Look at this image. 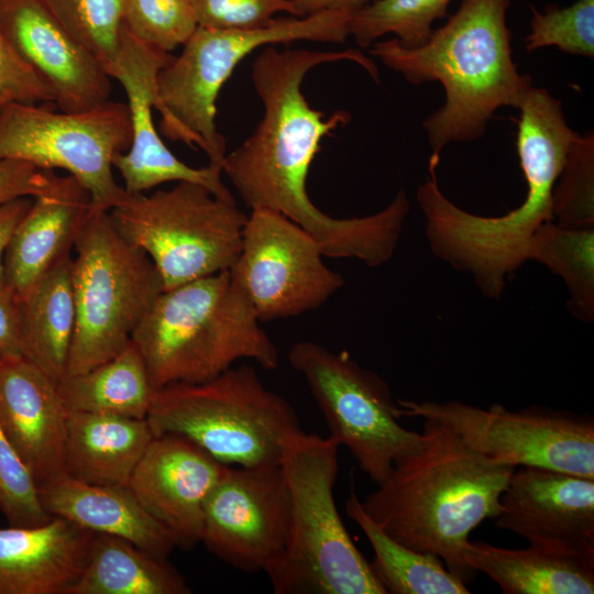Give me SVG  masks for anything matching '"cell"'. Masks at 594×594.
<instances>
[{
    "instance_id": "20",
    "label": "cell",
    "mask_w": 594,
    "mask_h": 594,
    "mask_svg": "<svg viewBox=\"0 0 594 594\" xmlns=\"http://www.w3.org/2000/svg\"><path fill=\"white\" fill-rule=\"evenodd\" d=\"M67 414L57 383L36 365L0 362V427L38 487L65 473Z\"/></svg>"
},
{
    "instance_id": "2",
    "label": "cell",
    "mask_w": 594,
    "mask_h": 594,
    "mask_svg": "<svg viewBox=\"0 0 594 594\" xmlns=\"http://www.w3.org/2000/svg\"><path fill=\"white\" fill-rule=\"evenodd\" d=\"M518 110L517 153L527 195L517 208L501 217H483L458 207L439 187L436 160L429 161V176L417 189L432 253L470 274L490 299H498L507 278L528 261L536 230L553 221L554 184L575 134L561 101L544 88L532 86Z\"/></svg>"
},
{
    "instance_id": "27",
    "label": "cell",
    "mask_w": 594,
    "mask_h": 594,
    "mask_svg": "<svg viewBox=\"0 0 594 594\" xmlns=\"http://www.w3.org/2000/svg\"><path fill=\"white\" fill-rule=\"evenodd\" d=\"M166 559L132 542L96 534L86 564L68 594H190Z\"/></svg>"
},
{
    "instance_id": "11",
    "label": "cell",
    "mask_w": 594,
    "mask_h": 594,
    "mask_svg": "<svg viewBox=\"0 0 594 594\" xmlns=\"http://www.w3.org/2000/svg\"><path fill=\"white\" fill-rule=\"evenodd\" d=\"M131 143L127 103L108 100L85 111L53 102H16L0 113V160L61 169L89 193L91 206L110 211L127 191L113 176V157Z\"/></svg>"
},
{
    "instance_id": "34",
    "label": "cell",
    "mask_w": 594,
    "mask_h": 594,
    "mask_svg": "<svg viewBox=\"0 0 594 594\" xmlns=\"http://www.w3.org/2000/svg\"><path fill=\"white\" fill-rule=\"evenodd\" d=\"M123 23L139 41L168 54L199 26L191 0H127Z\"/></svg>"
},
{
    "instance_id": "37",
    "label": "cell",
    "mask_w": 594,
    "mask_h": 594,
    "mask_svg": "<svg viewBox=\"0 0 594 594\" xmlns=\"http://www.w3.org/2000/svg\"><path fill=\"white\" fill-rule=\"evenodd\" d=\"M295 0H191L199 26L249 29L270 23L276 14L294 15Z\"/></svg>"
},
{
    "instance_id": "3",
    "label": "cell",
    "mask_w": 594,
    "mask_h": 594,
    "mask_svg": "<svg viewBox=\"0 0 594 594\" xmlns=\"http://www.w3.org/2000/svg\"><path fill=\"white\" fill-rule=\"evenodd\" d=\"M424 420L418 450L397 461L361 504L389 537L438 556L466 584L476 575L464 560L469 536L499 515L516 468L479 453L449 426Z\"/></svg>"
},
{
    "instance_id": "17",
    "label": "cell",
    "mask_w": 594,
    "mask_h": 594,
    "mask_svg": "<svg viewBox=\"0 0 594 594\" xmlns=\"http://www.w3.org/2000/svg\"><path fill=\"white\" fill-rule=\"evenodd\" d=\"M530 546L594 554V479L521 466L512 473L495 518Z\"/></svg>"
},
{
    "instance_id": "12",
    "label": "cell",
    "mask_w": 594,
    "mask_h": 594,
    "mask_svg": "<svg viewBox=\"0 0 594 594\" xmlns=\"http://www.w3.org/2000/svg\"><path fill=\"white\" fill-rule=\"evenodd\" d=\"M290 366L307 382L329 429L359 468L380 484L394 464L418 450L421 433L404 428L388 385L348 352L314 341L296 342Z\"/></svg>"
},
{
    "instance_id": "16",
    "label": "cell",
    "mask_w": 594,
    "mask_h": 594,
    "mask_svg": "<svg viewBox=\"0 0 594 594\" xmlns=\"http://www.w3.org/2000/svg\"><path fill=\"white\" fill-rule=\"evenodd\" d=\"M172 57L142 43L123 25L119 51L108 75L125 91L131 143L125 152L113 157V168L130 195L145 194L165 183L191 182L204 185L222 199L234 200L222 180L221 167L189 166L165 145L155 128L157 75Z\"/></svg>"
},
{
    "instance_id": "10",
    "label": "cell",
    "mask_w": 594,
    "mask_h": 594,
    "mask_svg": "<svg viewBox=\"0 0 594 594\" xmlns=\"http://www.w3.org/2000/svg\"><path fill=\"white\" fill-rule=\"evenodd\" d=\"M109 213L122 237L151 258L164 290L229 271L248 219L235 200L191 182L150 195L127 193Z\"/></svg>"
},
{
    "instance_id": "9",
    "label": "cell",
    "mask_w": 594,
    "mask_h": 594,
    "mask_svg": "<svg viewBox=\"0 0 594 594\" xmlns=\"http://www.w3.org/2000/svg\"><path fill=\"white\" fill-rule=\"evenodd\" d=\"M73 249L76 327L65 375L121 352L164 290L151 258L122 237L107 210L90 207Z\"/></svg>"
},
{
    "instance_id": "39",
    "label": "cell",
    "mask_w": 594,
    "mask_h": 594,
    "mask_svg": "<svg viewBox=\"0 0 594 594\" xmlns=\"http://www.w3.org/2000/svg\"><path fill=\"white\" fill-rule=\"evenodd\" d=\"M53 172L23 161L0 160V205L41 194L48 186Z\"/></svg>"
},
{
    "instance_id": "14",
    "label": "cell",
    "mask_w": 594,
    "mask_h": 594,
    "mask_svg": "<svg viewBox=\"0 0 594 594\" xmlns=\"http://www.w3.org/2000/svg\"><path fill=\"white\" fill-rule=\"evenodd\" d=\"M322 256L319 242L300 226L276 211L253 209L229 274L260 322L290 318L319 308L343 287V276Z\"/></svg>"
},
{
    "instance_id": "6",
    "label": "cell",
    "mask_w": 594,
    "mask_h": 594,
    "mask_svg": "<svg viewBox=\"0 0 594 594\" xmlns=\"http://www.w3.org/2000/svg\"><path fill=\"white\" fill-rule=\"evenodd\" d=\"M338 452L330 437L302 429L283 442L290 527L284 551L265 571L276 594H386L339 515Z\"/></svg>"
},
{
    "instance_id": "29",
    "label": "cell",
    "mask_w": 594,
    "mask_h": 594,
    "mask_svg": "<svg viewBox=\"0 0 594 594\" xmlns=\"http://www.w3.org/2000/svg\"><path fill=\"white\" fill-rule=\"evenodd\" d=\"M345 513L364 532L374 552L370 562L386 594H469L466 584L430 552L413 550L389 537L364 510L352 490Z\"/></svg>"
},
{
    "instance_id": "24",
    "label": "cell",
    "mask_w": 594,
    "mask_h": 594,
    "mask_svg": "<svg viewBox=\"0 0 594 594\" xmlns=\"http://www.w3.org/2000/svg\"><path fill=\"white\" fill-rule=\"evenodd\" d=\"M154 437L146 419L68 411L64 472L88 484L127 486Z\"/></svg>"
},
{
    "instance_id": "33",
    "label": "cell",
    "mask_w": 594,
    "mask_h": 594,
    "mask_svg": "<svg viewBox=\"0 0 594 594\" xmlns=\"http://www.w3.org/2000/svg\"><path fill=\"white\" fill-rule=\"evenodd\" d=\"M557 223L572 228L594 227V135H573L552 193Z\"/></svg>"
},
{
    "instance_id": "36",
    "label": "cell",
    "mask_w": 594,
    "mask_h": 594,
    "mask_svg": "<svg viewBox=\"0 0 594 594\" xmlns=\"http://www.w3.org/2000/svg\"><path fill=\"white\" fill-rule=\"evenodd\" d=\"M0 512L10 526L32 527L48 521L38 486L0 427Z\"/></svg>"
},
{
    "instance_id": "15",
    "label": "cell",
    "mask_w": 594,
    "mask_h": 594,
    "mask_svg": "<svg viewBox=\"0 0 594 594\" xmlns=\"http://www.w3.org/2000/svg\"><path fill=\"white\" fill-rule=\"evenodd\" d=\"M289 527L290 495L280 465H227L205 504L201 542L235 569L265 572L284 551Z\"/></svg>"
},
{
    "instance_id": "42",
    "label": "cell",
    "mask_w": 594,
    "mask_h": 594,
    "mask_svg": "<svg viewBox=\"0 0 594 594\" xmlns=\"http://www.w3.org/2000/svg\"><path fill=\"white\" fill-rule=\"evenodd\" d=\"M372 0H295L294 16H306L323 10L354 12Z\"/></svg>"
},
{
    "instance_id": "5",
    "label": "cell",
    "mask_w": 594,
    "mask_h": 594,
    "mask_svg": "<svg viewBox=\"0 0 594 594\" xmlns=\"http://www.w3.org/2000/svg\"><path fill=\"white\" fill-rule=\"evenodd\" d=\"M153 388L204 383L241 359L265 370L278 351L229 271L163 290L132 333Z\"/></svg>"
},
{
    "instance_id": "22",
    "label": "cell",
    "mask_w": 594,
    "mask_h": 594,
    "mask_svg": "<svg viewBox=\"0 0 594 594\" xmlns=\"http://www.w3.org/2000/svg\"><path fill=\"white\" fill-rule=\"evenodd\" d=\"M95 535L55 516L37 526L0 528V594H68Z\"/></svg>"
},
{
    "instance_id": "8",
    "label": "cell",
    "mask_w": 594,
    "mask_h": 594,
    "mask_svg": "<svg viewBox=\"0 0 594 594\" xmlns=\"http://www.w3.org/2000/svg\"><path fill=\"white\" fill-rule=\"evenodd\" d=\"M146 420L154 436L184 437L222 464L243 468L278 466L284 440L301 429L292 405L250 365L156 389Z\"/></svg>"
},
{
    "instance_id": "35",
    "label": "cell",
    "mask_w": 594,
    "mask_h": 594,
    "mask_svg": "<svg viewBox=\"0 0 594 594\" xmlns=\"http://www.w3.org/2000/svg\"><path fill=\"white\" fill-rule=\"evenodd\" d=\"M530 33L525 48L532 52L554 46L560 51L593 58L594 0H576L570 6L549 4L543 11L531 7Z\"/></svg>"
},
{
    "instance_id": "28",
    "label": "cell",
    "mask_w": 594,
    "mask_h": 594,
    "mask_svg": "<svg viewBox=\"0 0 594 594\" xmlns=\"http://www.w3.org/2000/svg\"><path fill=\"white\" fill-rule=\"evenodd\" d=\"M57 389L67 411L146 419L153 388L144 362L130 342L110 360L65 375Z\"/></svg>"
},
{
    "instance_id": "4",
    "label": "cell",
    "mask_w": 594,
    "mask_h": 594,
    "mask_svg": "<svg viewBox=\"0 0 594 594\" xmlns=\"http://www.w3.org/2000/svg\"><path fill=\"white\" fill-rule=\"evenodd\" d=\"M510 0H463L419 47L406 48L396 38L377 41L370 54L408 82L439 81L444 103L422 123L430 157L452 142L480 139L494 112L519 109L532 87L512 55V33L506 24Z\"/></svg>"
},
{
    "instance_id": "13",
    "label": "cell",
    "mask_w": 594,
    "mask_h": 594,
    "mask_svg": "<svg viewBox=\"0 0 594 594\" xmlns=\"http://www.w3.org/2000/svg\"><path fill=\"white\" fill-rule=\"evenodd\" d=\"M400 417L440 421L490 460L538 466L594 479V419L588 414L530 406L487 409L458 400L398 399Z\"/></svg>"
},
{
    "instance_id": "40",
    "label": "cell",
    "mask_w": 594,
    "mask_h": 594,
    "mask_svg": "<svg viewBox=\"0 0 594 594\" xmlns=\"http://www.w3.org/2000/svg\"><path fill=\"white\" fill-rule=\"evenodd\" d=\"M25 359L19 299L10 290L0 292V362Z\"/></svg>"
},
{
    "instance_id": "19",
    "label": "cell",
    "mask_w": 594,
    "mask_h": 594,
    "mask_svg": "<svg viewBox=\"0 0 594 594\" xmlns=\"http://www.w3.org/2000/svg\"><path fill=\"white\" fill-rule=\"evenodd\" d=\"M226 468L190 440L165 433L152 439L127 486L176 547L189 549L201 541L205 504Z\"/></svg>"
},
{
    "instance_id": "41",
    "label": "cell",
    "mask_w": 594,
    "mask_h": 594,
    "mask_svg": "<svg viewBox=\"0 0 594 594\" xmlns=\"http://www.w3.org/2000/svg\"><path fill=\"white\" fill-rule=\"evenodd\" d=\"M33 198L21 197L0 205V292L9 289L4 277V254L18 224L32 205Z\"/></svg>"
},
{
    "instance_id": "18",
    "label": "cell",
    "mask_w": 594,
    "mask_h": 594,
    "mask_svg": "<svg viewBox=\"0 0 594 594\" xmlns=\"http://www.w3.org/2000/svg\"><path fill=\"white\" fill-rule=\"evenodd\" d=\"M0 28L18 54L46 82L63 111L110 100L111 77L41 0H0Z\"/></svg>"
},
{
    "instance_id": "1",
    "label": "cell",
    "mask_w": 594,
    "mask_h": 594,
    "mask_svg": "<svg viewBox=\"0 0 594 594\" xmlns=\"http://www.w3.org/2000/svg\"><path fill=\"white\" fill-rule=\"evenodd\" d=\"M353 62L380 82L375 62L360 50L314 51L261 48L251 66V79L263 106L254 131L222 162L226 174L251 210L276 211L305 229L320 244L323 256L354 257L370 267L388 262L395 253L410 210L399 190L382 210L365 217L334 218L315 206L307 177L321 141L350 120L339 110L326 118L302 94L307 74L319 65Z\"/></svg>"
},
{
    "instance_id": "38",
    "label": "cell",
    "mask_w": 594,
    "mask_h": 594,
    "mask_svg": "<svg viewBox=\"0 0 594 594\" xmlns=\"http://www.w3.org/2000/svg\"><path fill=\"white\" fill-rule=\"evenodd\" d=\"M53 102L46 82L25 63L0 28V113L11 103Z\"/></svg>"
},
{
    "instance_id": "32",
    "label": "cell",
    "mask_w": 594,
    "mask_h": 594,
    "mask_svg": "<svg viewBox=\"0 0 594 594\" xmlns=\"http://www.w3.org/2000/svg\"><path fill=\"white\" fill-rule=\"evenodd\" d=\"M108 73L119 51L127 0H41Z\"/></svg>"
},
{
    "instance_id": "30",
    "label": "cell",
    "mask_w": 594,
    "mask_h": 594,
    "mask_svg": "<svg viewBox=\"0 0 594 594\" xmlns=\"http://www.w3.org/2000/svg\"><path fill=\"white\" fill-rule=\"evenodd\" d=\"M528 260L537 261L561 277L573 317L594 320V227L572 228L549 221L534 233Z\"/></svg>"
},
{
    "instance_id": "26",
    "label": "cell",
    "mask_w": 594,
    "mask_h": 594,
    "mask_svg": "<svg viewBox=\"0 0 594 594\" xmlns=\"http://www.w3.org/2000/svg\"><path fill=\"white\" fill-rule=\"evenodd\" d=\"M72 261L64 256L19 299L25 359L56 383L66 374L76 327Z\"/></svg>"
},
{
    "instance_id": "25",
    "label": "cell",
    "mask_w": 594,
    "mask_h": 594,
    "mask_svg": "<svg viewBox=\"0 0 594 594\" xmlns=\"http://www.w3.org/2000/svg\"><path fill=\"white\" fill-rule=\"evenodd\" d=\"M465 562L492 579L504 594H593L594 554L529 546L507 549L470 541Z\"/></svg>"
},
{
    "instance_id": "7",
    "label": "cell",
    "mask_w": 594,
    "mask_h": 594,
    "mask_svg": "<svg viewBox=\"0 0 594 594\" xmlns=\"http://www.w3.org/2000/svg\"><path fill=\"white\" fill-rule=\"evenodd\" d=\"M352 12L323 10L306 16H279L249 29L198 26L178 56L160 70L155 109L167 139L199 147L222 169L227 154L219 132L217 100L238 65L256 50L298 41L343 43Z\"/></svg>"
},
{
    "instance_id": "23",
    "label": "cell",
    "mask_w": 594,
    "mask_h": 594,
    "mask_svg": "<svg viewBox=\"0 0 594 594\" xmlns=\"http://www.w3.org/2000/svg\"><path fill=\"white\" fill-rule=\"evenodd\" d=\"M45 510L95 534L125 539L163 559L176 547L172 535L128 486L88 484L63 474L38 487Z\"/></svg>"
},
{
    "instance_id": "21",
    "label": "cell",
    "mask_w": 594,
    "mask_h": 594,
    "mask_svg": "<svg viewBox=\"0 0 594 594\" xmlns=\"http://www.w3.org/2000/svg\"><path fill=\"white\" fill-rule=\"evenodd\" d=\"M90 207L88 190L75 177L52 173L48 186L33 197L4 254L6 283L18 299L70 254Z\"/></svg>"
},
{
    "instance_id": "31",
    "label": "cell",
    "mask_w": 594,
    "mask_h": 594,
    "mask_svg": "<svg viewBox=\"0 0 594 594\" xmlns=\"http://www.w3.org/2000/svg\"><path fill=\"white\" fill-rule=\"evenodd\" d=\"M451 0H372L352 12L349 34L359 47H370L387 34L406 48L427 42L436 20L447 14Z\"/></svg>"
}]
</instances>
